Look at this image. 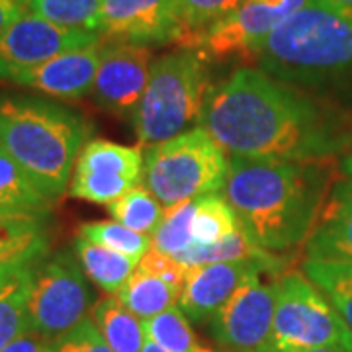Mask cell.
Instances as JSON below:
<instances>
[{
  "label": "cell",
  "mask_w": 352,
  "mask_h": 352,
  "mask_svg": "<svg viewBox=\"0 0 352 352\" xmlns=\"http://www.w3.org/2000/svg\"><path fill=\"white\" fill-rule=\"evenodd\" d=\"M198 124L231 157L314 161L337 149L314 104L258 69H239L210 88Z\"/></svg>",
  "instance_id": "cell-1"
},
{
  "label": "cell",
  "mask_w": 352,
  "mask_h": 352,
  "mask_svg": "<svg viewBox=\"0 0 352 352\" xmlns=\"http://www.w3.org/2000/svg\"><path fill=\"white\" fill-rule=\"evenodd\" d=\"M221 192L256 247L289 251L314 231L331 192V164L231 157Z\"/></svg>",
  "instance_id": "cell-2"
},
{
  "label": "cell",
  "mask_w": 352,
  "mask_h": 352,
  "mask_svg": "<svg viewBox=\"0 0 352 352\" xmlns=\"http://www.w3.org/2000/svg\"><path fill=\"white\" fill-rule=\"evenodd\" d=\"M87 133V122L55 102L0 96V147L51 200L69 188Z\"/></svg>",
  "instance_id": "cell-3"
},
{
  "label": "cell",
  "mask_w": 352,
  "mask_h": 352,
  "mask_svg": "<svg viewBox=\"0 0 352 352\" xmlns=\"http://www.w3.org/2000/svg\"><path fill=\"white\" fill-rule=\"evenodd\" d=\"M264 73L278 80H315L352 67V6L309 0L264 41Z\"/></svg>",
  "instance_id": "cell-4"
},
{
  "label": "cell",
  "mask_w": 352,
  "mask_h": 352,
  "mask_svg": "<svg viewBox=\"0 0 352 352\" xmlns=\"http://www.w3.org/2000/svg\"><path fill=\"white\" fill-rule=\"evenodd\" d=\"M210 92L206 57L198 50L168 53L151 65V75L133 110V127L141 145H157L188 131L200 122Z\"/></svg>",
  "instance_id": "cell-5"
},
{
  "label": "cell",
  "mask_w": 352,
  "mask_h": 352,
  "mask_svg": "<svg viewBox=\"0 0 352 352\" xmlns=\"http://www.w3.org/2000/svg\"><path fill=\"white\" fill-rule=\"evenodd\" d=\"M229 159L204 127L188 129L143 153V186L164 208L223 190Z\"/></svg>",
  "instance_id": "cell-6"
},
{
  "label": "cell",
  "mask_w": 352,
  "mask_h": 352,
  "mask_svg": "<svg viewBox=\"0 0 352 352\" xmlns=\"http://www.w3.org/2000/svg\"><path fill=\"white\" fill-rule=\"evenodd\" d=\"M274 284L276 307L268 352H300L325 346L352 352V331L303 272H284Z\"/></svg>",
  "instance_id": "cell-7"
},
{
  "label": "cell",
  "mask_w": 352,
  "mask_h": 352,
  "mask_svg": "<svg viewBox=\"0 0 352 352\" xmlns=\"http://www.w3.org/2000/svg\"><path fill=\"white\" fill-rule=\"evenodd\" d=\"M90 289L87 274L71 252L41 258L32 266L28 315L32 331L53 340L87 319Z\"/></svg>",
  "instance_id": "cell-8"
},
{
  "label": "cell",
  "mask_w": 352,
  "mask_h": 352,
  "mask_svg": "<svg viewBox=\"0 0 352 352\" xmlns=\"http://www.w3.org/2000/svg\"><path fill=\"white\" fill-rule=\"evenodd\" d=\"M309 0H243L239 8L210 25L196 50L214 59H256L264 41Z\"/></svg>",
  "instance_id": "cell-9"
},
{
  "label": "cell",
  "mask_w": 352,
  "mask_h": 352,
  "mask_svg": "<svg viewBox=\"0 0 352 352\" xmlns=\"http://www.w3.org/2000/svg\"><path fill=\"white\" fill-rule=\"evenodd\" d=\"M143 180L141 147L92 139L78 153L69 194L78 200L110 206Z\"/></svg>",
  "instance_id": "cell-10"
},
{
  "label": "cell",
  "mask_w": 352,
  "mask_h": 352,
  "mask_svg": "<svg viewBox=\"0 0 352 352\" xmlns=\"http://www.w3.org/2000/svg\"><path fill=\"white\" fill-rule=\"evenodd\" d=\"M274 307L276 284L252 276L210 319V333L227 352H268Z\"/></svg>",
  "instance_id": "cell-11"
},
{
  "label": "cell",
  "mask_w": 352,
  "mask_h": 352,
  "mask_svg": "<svg viewBox=\"0 0 352 352\" xmlns=\"http://www.w3.org/2000/svg\"><path fill=\"white\" fill-rule=\"evenodd\" d=\"M98 41L100 34L61 28L38 14L25 12L0 34V78L10 80L61 53L82 50Z\"/></svg>",
  "instance_id": "cell-12"
},
{
  "label": "cell",
  "mask_w": 352,
  "mask_h": 352,
  "mask_svg": "<svg viewBox=\"0 0 352 352\" xmlns=\"http://www.w3.org/2000/svg\"><path fill=\"white\" fill-rule=\"evenodd\" d=\"M284 268L286 261L280 256L270 261H237L188 268L178 307L190 321L206 323L229 302V298L247 280L258 274L276 276Z\"/></svg>",
  "instance_id": "cell-13"
},
{
  "label": "cell",
  "mask_w": 352,
  "mask_h": 352,
  "mask_svg": "<svg viewBox=\"0 0 352 352\" xmlns=\"http://www.w3.org/2000/svg\"><path fill=\"white\" fill-rule=\"evenodd\" d=\"M151 75V50L135 43H113L106 47L92 98L106 112L126 116L141 100Z\"/></svg>",
  "instance_id": "cell-14"
},
{
  "label": "cell",
  "mask_w": 352,
  "mask_h": 352,
  "mask_svg": "<svg viewBox=\"0 0 352 352\" xmlns=\"http://www.w3.org/2000/svg\"><path fill=\"white\" fill-rule=\"evenodd\" d=\"M98 34L113 43H178L175 0H104Z\"/></svg>",
  "instance_id": "cell-15"
},
{
  "label": "cell",
  "mask_w": 352,
  "mask_h": 352,
  "mask_svg": "<svg viewBox=\"0 0 352 352\" xmlns=\"http://www.w3.org/2000/svg\"><path fill=\"white\" fill-rule=\"evenodd\" d=\"M104 50L106 47L98 41L82 50L67 51L34 69L18 73L10 80L61 100H78L92 94Z\"/></svg>",
  "instance_id": "cell-16"
},
{
  "label": "cell",
  "mask_w": 352,
  "mask_h": 352,
  "mask_svg": "<svg viewBox=\"0 0 352 352\" xmlns=\"http://www.w3.org/2000/svg\"><path fill=\"white\" fill-rule=\"evenodd\" d=\"M303 247L307 258L352 264V180L340 182L329 192Z\"/></svg>",
  "instance_id": "cell-17"
},
{
  "label": "cell",
  "mask_w": 352,
  "mask_h": 352,
  "mask_svg": "<svg viewBox=\"0 0 352 352\" xmlns=\"http://www.w3.org/2000/svg\"><path fill=\"white\" fill-rule=\"evenodd\" d=\"M47 215L0 214V276L39 263L50 249Z\"/></svg>",
  "instance_id": "cell-18"
},
{
  "label": "cell",
  "mask_w": 352,
  "mask_h": 352,
  "mask_svg": "<svg viewBox=\"0 0 352 352\" xmlns=\"http://www.w3.org/2000/svg\"><path fill=\"white\" fill-rule=\"evenodd\" d=\"M90 319L113 352H141L147 335L143 321L127 309L116 294H108L92 305Z\"/></svg>",
  "instance_id": "cell-19"
},
{
  "label": "cell",
  "mask_w": 352,
  "mask_h": 352,
  "mask_svg": "<svg viewBox=\"0 0 352 352\" xmlns=\"http://www.w3.org/2000/svg\"><path fill=\"white\" fill-rule=\"evenodd\" d=\"M53 201L0 147V214L47 215Z\"/></svg>",
  "instance_id": "cell-20"
},
{
  "label": "cell",
  "mask_w": 352,
  "mask_h": 352,
  "mask_svg": "<svg viewBox=\"0 0 352 352\" xmlns=\"http://www.w3.org/2000/svg\"><path fill=\"white\" fill-rule=\"evenodd\" d=\"M73 252L88 280H92L106 294H118L138 268L133 258L82 239L80 235L73 241Z\"/></svg>",
  "instance_id": "cell-21"
},
{
  "label": "cell",
  "mask_w": 352,
  "mask_h": 352,
  "mask_svg": "<svg viewBox=\"0 0 352 352\" xmlns=\"http://www.w3.org/2000/svg\"><path fill=\"white\" fill-rule=\"evenodd\" d=\"M180 294H182L180 288H175L161 278L135 268L133 274L127 278L124 288L116 296L131 314L138 315L141 321H147L155 315L175 307L180 300Z\"/></svg>",
  "instance_id": "cell-22"
},
{
  "label": "cell",
  "mask_w": 352,
  "mask_h": 352,
  "mask_svg": "<svg viewBox=\"0 0 352 352\" xmlns=\"http://www.w3.org/2000/svg\"><path fill=\"white\" fill-rule=\"evenodd\" d=\"M32 266L0 276V351L32 331L28 315V286Z\"/></svg>",
  "instance_id": "cell-23"
},
{
  "label": "cell",
  "mask_w": 352,
  "mask_h": 352,
  "mask_svg": "<svg viewBox=\"0 0 352 352\" xmlns=\"http://www.w3.org/2000/svg\"><path fill=\"white\" fill-rule=\"evenodd\" d=\"M276 254L256 247L251 237L241 229H235L226 239L212 243V245H192L188 251L180 252L176 261L186 268L208 266L219 263H237V261H270Z\"/></svg>",
  "instance_id": "cell-24"
},
{
  "label": "cell",
  "mask_w": 352,
  "mask_h": 352,
  "mask_svg": "<svg viewBox=\"0 0 352 352\" xmlns=\"http://www.w3.org/2000/svg\"><path fill=\"white\" fill-rule=\"evenodd\" d=\"M243 0H175L178 43L184 50H196L200 36L215 22L235 12Z\"/></svg>",
  "instance_id": "cell-25"
},
{
  "label": "cell",
  "mask_w": 352,
  "mask_h": 352,
  "mask_svg": "<svg viewBox=\"0 0 352 352\" xmlns=\"http://www.w3.org/2000/svg\"><path fill=\"white\" fill-rule=\"evenodd\" d=\"M303 274L321 289L352 331V264L305 258Z\"/></svg>",
  "instance_id": "cell-26"
},
{
  "label": "cell",
  "mask_w": 352,
  "mask_h": 352,
  "mask_svg": "<svg viewBox=\"0 0 352 352\" xmlns=\"http://www.w3.org/2000/svg\"><path fill=\"white\" fill-rule=\"evenodd\" d=\"M143 329L147 340H153L168 352H214L204 346L194 327L190 325V319L178 305L143 321Z\"/></svg>",
  "instance_id": "cell-27"
},
{
  "label": "cell",
  "mask_w": 352,
  "mask_h": 352,
  "mask_svg": "<svg viewBox=\"0 0 352 352\" xmlns=\"http://www.w3.org/2000/svg\"><path fill=\"white\" fill-rule=\"evenodd\" d=\"M104 0H30V12L51 24L98 34Z\"/></svg>",
  "instance_id": "cell-28"
},
{
  "label": "cell",
  "mask_w": 352,
  "mask_h": 352,
  "mask_svg": "<svg viewBox=\"0 0 352 352\" xmlns=\"http://www.w3.org/2000/svg\"><path fill=\"white\" fill-rule=\"evenodd\" d=\"M164 210L166 208L145 186H135L108 206L113 221L145 235L155 233V229L163 221Z\"/></svg>",
  "instance_id": "cell-29"
},
{
  "label": "cell",
  "mask_w": 352,
  "mask_h": 352,
  "mask_svg": "<svg viewBox=\"0 0 352 352\" xmlns=\"http://www.w3.org/2000/svg\"><path fill=\"white\" fill-rule=\"evenodd\" d=\"M235 229H239V219L226 198L210 194L198 198L196 212L192 217V239L194 245H212L226 239Z\"/></svg>",
  "instance_id": "cell-30"
},
{
  "label": "cell",
  "mask_w": 352,
  "mask_h": 352,
  "mask_svg": "<svg viewBox=\"0 0 352 352\" xmlns=\"http://www.w3.org/2000/svg\"><path fill=\"white\" fill-rule=\"evenodd\" d=\"M82 239L92 241L96 245H102L110 251L120 252L124 256L139 261L151 251L153 239L151 235L138 233L129 227L122 226L118 221H92V223H82L76 231Z\"/></svg>",
  "instance_id": "cell-31"
},
{
  "label": "cell",
  "mask_w": 352,
  "mask_h": 352,
  "mask_svg": "<svg viewBox=\"0 0 352 352\" xmlns=\"http://www.w3.org/2000/svg\"><path fill=\"white\" fill-rule=\"evenodd\" d=\"M196 201L188 200L182 204H176L173 208L164 210L163 221L155 229L151 235L155 251L168 254V256H178L180 252L188 251L194 245L192 239V217L196 212Z\"/></svg>",
  "instance_id": "cell-32"
},
{
  "label": "cell",
  "mask_w": 352,
  "mask_h": 352,
  "mask_svg": "<svg viewBox=\"0 0 352 352\" xmlns=\"http://www.w3.org/2000/svg\"><path fill=\"white\" fill-rule=\"evenodd\" d=\"M50 352H113L94 321L87 317L76 327L50 342Z\"/></svg>",
  "instance_id": "cell-33"
},
{
  "label": "cell",
  "mask_w": 352,
  "mask_h": 352,
  "mask_svg": "<svg viewBox=\"0 0 352 352\" xmlns=\"http://www.w3.org/2000/svg\"><path fill=\"white\" fill-rule=\"evenodd\" d=\"M138 268L149 272L153 276L161 278L166 284L180 289H182L184 282H186V276H188V268L184 264L178 263L175 256L163 254V252L155 251V249H151L139 261Z\"/></svg>",
  "instance_id": "cell-34"
},
{
  "label": "cell",
  "mask_w": 352,
  "mask_h": 352,
  "mask_svg": "<svg viewBox=\"0 0 352 352\" xmlns=\"http://www.w3.org/2000/svg\"><path fill=\"white\" fill-rule=\"evenodd\" d=\"M51 340L39 337L38 333L30 331L24 337L16 339L8 346H4L0 352H50Z\"/></svg>",
  "instance_id": "cell-35"
},
{
  "label": "cell",
  "mask_w": 352,
  "mask_h": 352,
  "mask_svg": "<svg viewBox=\"0 0 352 352\" xmlns=\"http://www.w3.org/2000/svg\"><path fill=\"white\" fill-rule=\"evenodd\" d=\"M30 10V0H0V34Z\"/></svg>",
  "instance_id": "cell-36"
},
{
  "label": "cell",
  "mask_w": 352,
  "mask_h": 352,
  "mask_svg": "<svg viewBox=\"0 0 352 352\" xmlns=\"http://www.w3.org/2000/svg\"><path fill=\"white\" fill-rule=\"evenodd\" d=\"M141 352H168V351H164L163 346L155 344L153 340H147V342H145V346H143V351H141Z\"/></svg>",
  "instance_id": "cell-37"
},
{
  "label": "cell",
  "mask_w": 352,
  "mask_h": 352,
  "mask_svg": "<svg viewBox=\"0 0 352 352\" xmlns=\"http://www.w3.org/2000/svg\"><path fill=\"white\" fill-rule=\"evenodd\" d=\"M342 170H344V173H346L349 176H352V149H351V153L346 155L344 163H342Z\"/></svg>",
  "instance_id": "cell-38"
},
{
  "label": "cell",
  "mask_w": 352,
  "mask_h": 352,
  "mask_svg": "<svg viewBox=\"0 0 352 352\" xmlns=\"http://www.w3.org/2000/svg\"><path fill=\"white\" fill-rule=\"evenodd\" d=\"M300 352H344L340 349H331V346H325V349H309V351H300Z\"/></svg>",
  "instance_id": "cell-39"
},
{
  "label": "cell",
  "mask_w": 352,
  "mask_h": 352,
  "mask_svg": "<svg viewBox=\"0 0 352 352\" xmlns=\"http://www.w3.org/2000/svg\"><path fill=\"white\" fill-rule=\"evenodd\" d=\"M335 2H340V4H344V6H352V0H335Z\"/></svg>",
  "instance_id": "cell-40"
}]
</instances>
